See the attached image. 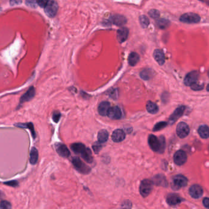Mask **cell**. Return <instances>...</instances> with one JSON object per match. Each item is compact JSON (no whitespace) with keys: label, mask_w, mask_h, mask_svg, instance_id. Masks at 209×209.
Returning <instances> with one entry per match:
<instances>
[{"label":"cell","mask_w":209,"mask_h":209,"mask_svg":"<svg viewBox=\"0 0 209 209\" xmlns=\"http://www.w3.org/2000/svg\"><path fill=\"white\" fill-rule=\"evenodd\" d=\"M58 5L57 2L53 0L49 1L48 3L45 7V12L50 17H54L58 12Z\"/></svg>","instance_id":"obj_6"},{"label":"cell","mask_w":209,"mask_h":209,"mask_svg":"<svg viewBox=\"0 0 209 209\" xmlns=\"http://www.w3.org/2000/svg\"><path fill=\"white\" fill-rule=\"evenodd\" d=\"M191 87V89L193 90H195V91H199V90H201L204 89V85H200V84H197L196 82L192 84L191 85H190Z\"/></svg>","instance_id":"obj_37"},{"label":"cell","mask_w":209,"mask_h":209,"mask_svg":"<svg viewBox=\"0 0 209 209\" xmlns=\"http://www.w3.org/2000/svg\"><path fill=\"white\" fill-rule=\"evenodd\" d=\"M180 21L183 23L188 24L199 23L201 21V17L197 14L188 12L181 16L180 17Z\"/></svg>","instance_id":"obj_3"},{"label":"cell","mask_w":209,"mask_h":209,"mask_svg":"<svg viewBox=\"0 0 209 209\" xmlns=\"http://www.w3.org/2000/svg\"><path fill=\"white\" fill-rule=\"evenodd\" d=\"M139 22H140L141 25L142 26V27L144 28H147L149 26V19L146 16H140V17H139Z\"/></svg>","instance_id":"obj_32"},{"label":"cell","mask_w":209,"mask_h":209,"mask_svg":"<svg viewBox=\"0 0 209 209\" xmlns=\"http://www.w3.org/2000/svg\"><path fill=\"white\" fill-rule=\"evenodd\" d=\"M154 75V71L150 69H145L140 72L141 77L146 80L150 79Z\"/></svg>","instance_id":"obj_26"},{"label":"cell","mask_w":209,"mask_h":209,"mask_svg":"<svg viewBox=\"0 0 209 209\" xmlns=\"http://www.w3.org/2000/svg\"><path fill=\"white\" fill-rule=\"evenodd\" d=\"M108 137H109V134L108 133V131L105 129H102L101 131H100L98 133V136H97V138H98V140L99 142L100 143H104L106 142L108 139Z\"/></svg>","instance_id":"obj_25"},{"label":"cell","mask_w":209,"mask_h":209,"mask_svg":"<svg viewBox=\"0 0 209 209\" xmlns=\"http://www.w3.org/2000/svg\"><path fill=\"white\" fill-rule=\"evenodd\" d=\"M38 160V152L37 150L33 147L32 148L31 152H30V163L32 164H35L37 162Z\"/></svg>","instance_id":"obj_30"},{"label":"cell","mask_w":209,"mask_h":209,"mask_svg":"<svg viewBox=\"0 0 209 209\" xmlns=\"http://www.w3.org/2000/svg\"><path fill=\"white\" fill-rule=\"evenodd\" d=\"M187 160L186 153L183 150H178L174 155V161L178 166H182L185 164Z\"/></svg>","instance_id":"obj_10"},{"label":"cell","mask_w":209,"mask_h":209,"mask_svg":"<svg viewBox=\"0 0 209 209\" xmlns=\"http://www.w3.org/2000/svg\"><path fill=\"white\" fill-rule=\"evenodd\" d=\"M169 24H170L169 21L166 20V19H159L157 21V26L161 29L166 28L167 27H168Z\"/></svg>","instance_id":"obj_31"},{"label":"cell","mask_w":209,"mask_h":209,"mask_svg":"<svg viewBox=\"0 0 209 209\" xmlns=\"http://www.w3.org/2000/svg\"><path fill=\"white\" fill-rule=\"evenodd\" d=\"M107 116L113 120H119L122 117V111L117 106L110 107L108 111Z\"/></svg>","instance_id":"obj_14"},{"label":"cell","mask_w":209,"mask_h":209,"mask_svg":"<svg viewBox=\"0 0 209 209\" xmlns=\"http://www.w3.org/2000/svg\"><path fill=\"white\" fill-rule=\"evenodd\" d=\"M61 118V114L58 112V111H55L53 114V120L55 123H58L59 120Z\"/></svg>","instance_id":"obj_39"},{"label":"cell","mask_w":209,"mask_h":209,"mask_svg":"<svg viewBox=\"0 0 209 209\" xmlns=\"http://www.w3.org/2000/svg\"><path fill=\"white\" fill-rule=\"evenodd\" d=\"M49 1L50 0H37V4L40 7L45 8Z\"/></svg>","instance_id":"obj_40"},{"label":"cell","mask_w":209,"mask_h":209,"mask_svg":"<svg viewBox=\"0 0 209 209\" xmlns=\"http://www.w3.org/2000/svg\"><path fill=\"white\" fill-rule=\"evenodd\" d=\"M57 153L62 157L67 158L70 156V151L68 148L63 143H56L55 145Z\"/></svg>","instance_id":"obj_12"},{"label":"cell","mask_w":209,"mask_h":209,"mask_svg":"<svg viewBox=\"0 0 209 209\" xmlns=\"http://www.w3.org/2000/svg\"><path fill=\"white\" fill-rule=\"evenodd\" d=\"M110 21L117 26H122L127 23V19L125 17L120 15H115L110 18Z\"/></svg>","instance_id":"obj_19"},{"label":"cell","mask_w":209,"mask_h":209,"mask_svg":"<svg viewBox=\"0 0 209 209\" xmlns=\"http://www.w3.org/2000/svg\"><path fill=\"white\" fill-rule=\"evenodd\" d=\"M25 2L28 6L33 8H36L37 7V5L38 4L37 0H26Z\"/></svg>","instance_id":"obj_36"},{"label":"cell","mask_w":209,"mask_h":209,"mask_svg":"<svg viewBox=\"0 0 209 209\" xmlns=\"http://www.w3.org/2000/svg\"><path fill=\"white\" fill-rule=\"evenodd\" d=\"M11 204L7 201H2L0 203V209H11Z\"/></svg>","instance_id":"obj_34"},{"label":"cell","mask_w":209,"mask_h":209,"mask_svg":"<svg viewBox=\"0 0 209 209\" xmlns=\"http://www.w3.org/2000/svg\"><path fill=\"white\" fill-rule=\"evenodd\" d=\"M149 16L153 19H157L160 16V12L156 9H152L149 12Z\"/></svg>","instance_id":"obj_35"},{"label":"cell","mask_w":209,"mask_h":209,"mask_svg":"<svg viewBox=\"0 0 209 209\" xmlns=\"http://www.w3.org/2000/svg\"><path fill=\"white\" fill-rule=\"evenodd\" d=\"M110 103L107 101L102 102L98 107V111L100 116H107L109 109H110Z\"/></svg>","instance_id":"obj_16"},{"label":"cell","mask_w":209,"mask_h":209,"mask_svg":"<svg viewBox=\"0 0 209 209\" xmlns=\"http://www.w3.org/2000/svg\"><path fill=\"white\" fill-rule=\"evenodd\" d=\"M198 133L199 136L203 139H207L209 138V128L207 125H202L198 129Z\"/></svg>","instance_id":"obj_22"},{"label":"cell","mask_w":209,"mask_h":209,"mask_svg":"<svg viewBox=\"0 0 209 209\" xmlns=\"http://www.w3.org/2000/svg\"><path fill=\"white\" fill-rule=\"evenodd\" d=\"M153 185L154 183L152 181L148 179L143 180L141 182L139 187V191L141 196L144 198L149 196L153 189Z\"/></svg>","instance_id":"obj_2"},{"label":"cell","mask_w":209,"mask_h":209,"mask_svg":"<svg viewBox=\"0 0 209 209\" xmlns=\"http://www.w3.org/2000/svg\"><path fill=\"white\" fill-rule=\"evenodd\" d=\"M185 110V107L184 106H182L177 107L175 110V111L173 112V114L169 117L168 120L169 125H173L181 116L184 114Z\"/></svg>","instance_id":"obj_8"},{"label":"cell","mask_w":209,"mask_h":209,"mask_svg":"<svg viewBox=\"0 0 209 209\" xmlns=\"http://www.w3.org/2000/svg\"><path fill=\"white\" fill-rule=\"evenodd\" d=\"M154 184H156L157 185L160 186H166L167 182L164 176L162 175H158L154 177V180L152 181Z\"/></svg>","instance_id":"obj_28"},{"label":"cell","mask_w":209,"mask_h":209,"mask_svg":"<svg viewBox=\"0 0 209 209\" xmlns=\"http://www.w3.org/2000/svg\"><path fill=\"white\" fill-rule=\"evenodd\" d=\"M183 199L176 194H169L166 198L167 203L170 206H176L180 204Z\"/></svg>","instance_id":"obj_13"},{"label":"cell","mask_w":209,"mask_h":209,"mask_svg":"<svg viewBox=\"0 0 209 209\" xmlns=\"http://www.w3.org/2000/svg\"><path fill=\"white\" fill-rule=\"evenodd\" d=\"M72 164L75 168L80 173L83 174H88L90 172L91 169L83 163L80 158L75 157L72 159Z\"/></svg>","instance_id":"obj_4"},{"label":"cell","mask_w":209,"mask_h":209,"mask_svg":"<svg viewBox=\"0 0 209 209\" xmlns=\"http://www.w3.org/2000/svg\"><path fill=\"white\" fill-rule=\"evenodd\" d=\"M146 109H147V112L152 114H155L157 113L159 111V107L155 103L152 101H148L147 103Z\"/></svg>","instance_id":"obj_23"},{"label":"cell","mask_w":209,"mask_h":209,"mask_svg":"<svg viewBox=\"0 0 209 209\" xmlns=\"http://www.w3.org/2000/svg\"><path fill=\"white\" fill-rule=\"evenodd\" d=\"M203 189L199 185H193L189 188V193L190 196L194 199L200 198L203 194Z\"/></svg>","instance_id":"obj_11"},{"label":"cell","mask_w":209,"mask_h":209,"mask_svg":"<svg viewBox=\"0 0 209 209\" xmlns=\"http://www.w3.org/2000/svg\"><path fill=\"white\" fill-rule=\"evenodd\" d=\"M177 134L180 138H185L189 133V128L188 125L185 122H181L177 126Z\"/></svg>","instance_id":"obj_7"},{"label":"cell","mask_w":209,"mask_h":209,"mask_svg":"<svg viewBox=\"0 0 209 209\" xmlns=\"http://www.w3.org/2000/svg\"><path fill=\"white\" fill-rule=\"evenodd\" d=\"M139 55L136 52H132L128 57V63L131 66H135L139 61Z\"/></svg>","instance_id":"obj_27"},{"label":"cell","mask_w":209,"mask_h":209,"mask_svg":"<svg viewBox=\"0 0 209 209\" xmlns=\"http://www.w3.org/2000/svg\"><path fill=\"white\" fill-rule=\"evenodd\" d=\"M125 134L122 129H116L111 136V139L115 142H120L125 139Z\"/></svg>","instance_id":"obj_18"},{"label":"cell","mask_w":209,"mask_h":209,"mask_svg":"<svg viewBox=\"0 0 209 209\" xmlns=\"http://www.w3.org/2000/svg\"><path fill=\"white\" fill-rule=\"evenodd\" d=\"M86 147L84 144L81 143H75L72 144L71 149L72 150L77 154H81L86 149Z\"/></svg>","instance_id":"obj_21"},{"label":"cell","mask_w":209,"mask_h":209,"mask_svg":"<svg viewBox=\"0 0 209 209\" xmlns=\"http://www.w3.org/2000/svg\"><path fill=\"white\" fill-rule=\"evenodd\" d=\"M154 57L160 65H163L164 63L165 57L162 50L160 49H156L154 52Z\"/></svg>","instance_id":"obj_20"},{"label":"cell","mask_w":209,"mask_h":209,"mask_svg":"<svg viewBox=\"0 0 209 209\" xmlns=\"http://www.w3.org/2000/svg\"><path fill=\"white\" fill-rule=\"evenodd\" d=\"M168 123L165 121H161V122H159L158 123H157L154 128H153V131H160L161 129H163L164 128H165L166 126H167Z\"/></svg>","instance_id":"obj_33"},{"label":"cell","mask_w":209,"mask_h":209,"mask_svg":"<svg viewBox=\"0 0 209 209\" xmlns=\"http://www.w3.org/2000/svg\"><path fill=\"white\" fill-rule=\"evenodd\" d=\"M148 143L151 149L154 152L163 153L165 148V139L163 136L159 138L153 134H150L148 138Z\"/></svg>","instance_id":"obj_1"},{"label":"cell","mask_w":209,"mask_h":209,"mask_svg":"<svg viewBox=\"0 0 209 209\" xmlns=\"http://www.w3.org/2000/svg\"><path fill=\"white\" fill-rule=\"evenodd\" d=\"M22 0H10V4L11 6H17L22 4Z\"/></svg>","instance_id":"obj_41"},{"label":"cell","mask_w":209,"mask_h":209,"mask_svg":"<svg viewBox=\"0 0 209 209\" xmlns=\"http://www.w3.org/2000/svg\"><path fill=\"white\" fill-rule=\"evenodd\" d=\"M102 147V143L98 142H95L94 145H93V148L94 151L97 153H98V152H100V150H101Z\"/></svg>","instance_id":"obj_38"},{"label":"cell","mask_w":209,"mask_h":209,"mask_svg":"<svg viewBox=\"0 0 209 209\" xmlns=\"http://www.w3.org/2000/svg\"><path fill=\"white\" fill-rule=\"evenodd\" d=\"M128 36V30L127 28L122 27L117 30V38L119 43H123L127 40Z\"/></svg>","instance_id":"obj_15"},{"label":"cell","mask_w":209,"mask_h":209,"mask_svg":"<svg viewBox=\"0 0 209 209\" xmlns=\"http://www.w3.org/2000/svg\"><path fill=\"white\" fill-rule=\"evenodd\" d=\"M203 205L205 206V207L209 209V198H206L203 199Z\"/></svg>","instance_id":"obj_43"},{"label":"cell","mask_w":209,"mask_h":209,"mask_svg":"<svg viewBox=\"0 0 209 209\" xmlns=\"http://www.w3.org/2000/svg\"><path fill=\"white\" fill-rule=\"evenodd\" d=\"M6 185H9V186H18V182L17 181H11V182H5L4 183Z\"/></svg>","instance_id":"obj_42"},{"label":"cell","mask_w":209,"mask_h":209,"mask_svg":"<svg viewBox=\"0 0 209 209\" xmlns=\"http://www.w3.org/2000/svg\"><path fill=\"white\" fill-rule=\"evenodd\" d=\"M207 90L209 92V84H208V85H207Z\"/></svg>","instance_id":"obj_45"},{"label":"cell","mask_w":209,"mask_h":209,"mask_svg":"<svg viewBox=\"0 0 209 209\" xmlns=\"http://www.w3.org/2000/svg\"><path fill=\"white\" fill-rule=\"evenodd\" d=\"M199 72L197 70H193L189 72L185 77L184 84L187 86H190L192 84L197 82L199 78Z\"/></svg>","instance_id":"obj_9"},{"label":"cell","mask_w":209,"mask_h":209,"mask_svg":"<svg viewBox=\"0 0 209 209\" xmlns=\"http://www.w3.org/2000/svg\"><path fill=\"white\" fill-rule=\"evenodd\" d=\"M188 180L182 175H176L172 179V188L175 189H179L186 186Z\"/></svg>","instance_id":"obj_5"},{"label":"cell","mask_w":209,"mask_h":209,"mask_svg":"<svg viewBox=\"0 0 209 209\" xmlns=\"http://www.w3.org/2000/svg\"><path fill=\"white\" fill-rule=\"evenodd\" d=\"M15 126L19 127V128H28L29 129H30L31 134L33 135V138H36V133L34 131V126L33 125L32 123H18V124H15Z\"/></svg>","instance_id":"obj_24"},{"label":"cell","mask_w":209,"mask_h":209,"mask_svg":"<svg viewBox=\"0 0 209 209\" xmlns=\"http://www.w3.org/2000/svg\"><path fill=\"white\" fill-rule=\"evenodd\" d=\"M35 95V89L33 87H31L27 91V92L23 94L20 99V104H23L25 102L29 101L32 99Z\"/></svg>","instance_id":"obj_17"},{"label":"cell","mask_w":209,"mask_h":209,"mask_svg":"<svg viewBox=\"0 0 209 209\" xmlns=\"http://www.w3.org/2000/svg\"><path fill=\"white\" fill-rule=\"evenodd\" d=\"M199 1H202V2H204V3H206V4L209 5V0H199Z\"/></svg>","instance_id":"obj_44"},{"label":"cell","mask_w":209,"mask_h":209,"mask_svg":"<svg viewBox=\"0 0 209 209\" xmlns=\"http://www.w3.org/2000/svg\"><path fill=\"white\" fill-rule=\"evenodd\" d=\"M81 157L86 162L91 163L93 161V156L91 150L89 148H86L85 150L81 153Z\"/></svg>","instance_id":"obj_29"}]
</instances>
